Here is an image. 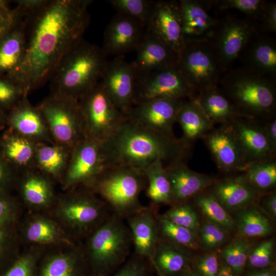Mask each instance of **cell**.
<instances>
[{"mask_svg": "<svg viewBox=\"0 0 276 276\" xmlns=\"http://www.w3.org/2000/svg\"><path fill=\"white\" fill-rule=\"evenodd\" d=\"M89 0H53L32 15L22 62L11 77L24 95L51 78L64 56L82 39Z\"/></svg>", "mask_w": 276, "mask_h": 276, "instance_id": "cell-1", "label": "cell"}, {"mask_svg": "<svg viewBox=\"0 0 276 276\" xmlns=\"http://www.w3.org/2000/svg\"><path fill=\"white\" fill-rule=\"evenodd\" d=\"M192 148L181 139L167 136L127 117L102 145L104 167L127 165L143 171L157 160L165 167L186 162Z\"/></svg>", "mask_w": 276, "mask_h": 276, "instance_id": "cell-2", "label": "cell"}, {"mask_svg": "<svg viewBox=\"0 0 276 276\" xmlns=\"http://www.w3.org/2000/svg\"><path fill=\"white\" fill-rule=\"evenodd\" d=\"M107 56L102 49L82 39L54 70L51 76L53 95L79 100L100 81L108 62Z\"/></svg>", "mask_w": 276, "mask_h": 276, "instance_id": "cell-3", "label": "cell"}, {"mask_svg": "<svg viewBox=\"0 0 276 276\" xmlns=\"http://www.w3.org/2000/svg\"><path fill=\"white\" fill-rule=\"evenodd\" d=\"M219 87L242 117L259 121L276 112V80L244 68L229 69Z\"/></svg>", "mask_w": 276, "mask_h": 276, "instance_id": "cell-4", "label": "cell"}, {"mask_svg": "<svg viewBox=\"0 0 276 276\" xmlns=\"http://www.w3.org/2000/svg\"><path fill=\"white\" fill-rule=\"evenodd\" d=\"M126 220L112 214L82 247L90 276H111L127 260L133 247Z\"/></svg>", "mask_w": 276, "mask_h": 276, "instance_id": "cell-5", "label": "cell"}, {"mask_svg": "<svg viewBox=\"0 0 276 276\" xmlns=\"http://www.w3.org/2000/svg\"><path fill=\"white\" fill-rule=\"evenodd\" d=\"M147 181L144 172L127 165L104 167L86 186L109 207L112 214L126 220L144 206L140 200Z\"/></svg>", "mask_w": 276, "mask_h": 276, "instance_id": "cell-6", "label": "cell"}, {"mask_svg": "<svg viewBox=\"0 0 276 276\" xmlns=\"http://www.w3.org/2000/svg\"><path fill=\"white\" fill-rule=\"evenodd\" d=\"M82 187L65 198L58 214L74 237L87 239L112 213L90 189Z\"/></svg>", "mask_w": 276, "mask_h": 276, "instance_id": "cell-7", "label": "cell"}, {"mask_svg": "<svg viewBox=\"0 0 276 276\" xmlns=\"http://www.w3.org/2000/svg\"><path fill=\"white\" fill-rule=\"evenodd\" d=\"M39 109L55 139L65 146L72 149L86 137L78 100L53 95L43 102Z\"/></svg>", "mask_w": 276, "mask_h": 276, "instance_id": "cell-8", "label": "cell"}, {"mask_svg": "<svg viewBox=\"0 0 276 276\" xmlns=\"http://www.w3.org/2000/svg\"><path fill=\"white\" fill-rule=\"evenodd\" d=\"M78 101L84 119L86 137L103 142L127 117L112 102L100 81Z\"/></svg>", "mask_w": 276, "mask_h": 276, "instance_id": "cell-9", "label": "cell"}, {"mask_svg": "<svg viewBox=\"0 0 276 276\" xmlns=\"http://www.w3.org/2000/svg\"><path fill=\"white\" fill-rule=\"evenodd\" d=\"M178 65L197 94L218 86L223 73L210 40L185 43Z\"/></svg>", "mask_w": 276, "mask_h": 276, "instance_id": "cell-10", "label": "cell"}, {"mask_svg": "<svg viewBox=\"0 0 276 276\" xmlns=\"http://www.w3.org/2000/svg\"><path fill=\"white\" fill-rule=\"evenodd\" d=\"M257 31L248 19L227 16L219 19L210 41L223 73L230 69Z\"/></svg>", "mask_w": 276, "mask_h": 276, "instance_id": "cell-11", "label": "cell"}, {"mask_svg": "<svg viewBox=\"0 0 276 276\" xmlns=\"http://www.w3.org/2000/svg\"><path fill=\"white\" fill-rule=\"evenodd\" d=\"M197 95L178 64L136 79L135 104L162 98H193Z\"/></svg>", "mask_w": 276, "mask_h": 276, "instance_id": "cell-12", "label": "cell"}, {"mask_svg": "<svg viewBox=\"0 0 276 276\" xmlns=\"http://www.w3.org/2000/svg\"><path fill=\"white\" fill-rule=\"evenodd\" d=\"M136 79L132 63L119 56L108 61L100 80L112 102L126 116L135 105Z\"/></svg>", "mask_w": 276, "mask_h": 276, "instance_id": "cell-13", "label": "cell"}, {"mask_svg": "<svg viewBox=\"0 0 276 276\" xmlns=\"http://www.w3.org/2000/svg\"><path fill=\"white\" fill-rule=\"evenodd\" d=\"M202 140L221 172L242 173L248 167L245 154L231 124L214 127Z\"/></svg>", "mask_w": 276, "mask_h": 276, "instance_id": "cell-14", "label": "cell"}, {"mask_svg": "<svg viewBox=\"0 0 276 276\" xmlns=\"http://www.w3.org/2000/svg\"><path fill=\"white\" fill-rule=\"evenodd\" d=\"M185 100L162 98L138 103L126 116L144 127L174 137L173 126Z\"/></svg>", "mask_w": 276, "mask_h": 276, "instance_id": "cell-15", "label": "cell"}, {"mask_svg": "<svg viewBox=\"0 0 276 276\" xmlns=\"http://www.w3.org/2000/svg\"><path fill=\"white\" fill-rule=\"evenodd\" d=\"M102 142L86 137L72 148L65 177L67 188L86 185L104 168Z\"/></svg>", "mask_w": 276, "mask_h": 276, "instance_id": "cell-16", "label": "cell"}, {"mask_svg": "<svg viewBox=\"0 0 276 276\" xmlns=\"http://www.w3.org/2000/svg\"><path fill=\"white\" fill-rule=\"evenodd\" d=\"M146 32L171 49L179 57L185 42L181 30L178 2L175 1L155 2Z\"/></svg>", "mask_w": 276, "mask_h": 276, "instance_id": "cell-17", "label": "cell"}, {"mask_svg": "<svg viewBox=\"0 0 276 276\" xmlns=\"http://www.w3.org/2000/svg\"><path fill=\"white\" fill-rule=\"evenodd\" d=\"M178 2L185 43L210 40L219 20L209 13L211 1L180 0Z\"/></svg>", "mask_w": 276, "mask_h": 276, "instance_id": "cell-18", "label": "cell"}, {"mask_svg": "<svg viewBox=\"0 0 276 276\" xmlns=\"http://www.w3.org/2000/svg\"><path fill=\"white\" fill-rule=\"evenodd\" d=\"M158 207L150 203L126 220L132 236L133 254L146 259L152 265L159 240Z\"/></svg>", "mask_w": 276, "mask_h": 276, "instance_id": "cell-19", "label": "cell"}, {"mask_svg": "<svg viewBox=\"0 0 276 276\" xmlns=\"http://www.w3.org/2000/svg\"><path fill=\"white\" fill-rule=\"evenodd\" d=\"M231 125L248 165L255 162L275 158L276 151L269 143L260 121L240 116Z\"/></svg>", "mask_w": 276, "mask_h": 276, "instance_id": "cell-20", "label": "cell"}, {"mask_svg": "<svg viewBox=\"0 0 276 276\" xmlns=\"http://www.w3.org/2000/svg\"><path fill=\"white\" fill-rule=\"evenodd\" d=\"M144 28L135 19L118 13L105 30L103 50L107 55L135 51L146 33Z\"/></svg>", "mask_w": 276, "mask_h": 276, "instance_id": "cell-21", "label": "cell"}, {"mask_svg": "<svg viewBox=\"0 0 276 276\" xmlns=\"http://www.w3.org/2000/svg\"><path fill=\"white\" fill-rule=\"evenodd\" d=\"M165 168L171 187V206L188 202L196 195L210 188L216 179L192 171L184 161L174 162Z\"/></svg>", "mask_w": 276, "mask_h": 276, "instance_id": "cell-22", "label": "cell"}, {"mask_svg": "<svg viewBox=\"0 0 276 276\" xmlns=\"http://www.w3.org/2000/svg\"><path fill=\"white\" fill-rule=\"evenodd\" d=\"M238 58L243 68L276 80V41L274 38L258 31Z\"/></svg>", "mask_w": 276, "mask_h": 276, "instance_id": "cell-23", "label": "cell"}, {"mask_svg": "<svg viewBox=\"0 0 276 276\" xmlns=\"http://www.w3.org/2000/svg\"><path fill=\"white\" fill-rule=\"evenodd\" d=\"M132 62L137 79L178 64V56L161 40L146 32Z\"/></svg>", "mask_w": 276, "mask_h": 276, "instance_id": "cell-24", "label": "cell"}, {"mask_svg": "<svg viewBox=\"0 0 276 276\" xmlns=\"http://www.w3.org/2000/svg\"><path fill=\"white\" fill-rule=\"evenodd\" d=\"M210 188L211 193L228 212L255 203L260 195L246 181L242 173L215 179Z\"/></svg>", "mask_w": 276, "mask_h": 276, "instance_id": "cell-25", "label": "cell"}, {"mask_svg": "<svg viewBox=\"0 0 276 276\" xmlns=\"http://www.w3.org/2000/svg\"><path fill=\"white\" fill-rule=\"evenodd\" d=\"M182 131L181 139L192 147L215 127L195 98L184 100L178 112L177 121Z\"/></svg>", "mask_w": 276, "mask_h": 276, "instance_id": "cell-26", "label": "cell"}, {"mask_svg": "<svg viewBox=\"0 0 276 276\" xmlns=\"http://www.w3.org/2000/svg\"><path fill=\"white\" fill-rule=\"evenodd\" d=\"M195 99L214 125L231 124L241 116L218 85L199 93Z\"/></svg>", "mask_w": 276, "mask_h": 276, "instance_id": "cell-27", "label": "cell"}, {"mask_svg": "<svg viewBox=\"0 0 276 276\" xmlns=\"http://www.w3.org/2000/svg\"><path fill=\"white\" fill-rule=\"evenodd\" d=\"M38 276H90L82 247L75 246L49 257L42 264Z\"/></svg>", "mask_w": 276, "mask_h": 276, "instance_id": "cell-28", "label": "cell"}, {"mask_svg": "<svg viewBox=\"0 0 276 276\" xmlns=\"http://www.w3.org/2000/svg\"><path fill=\"white\" fill-rule=\"evenodd\" d=\"M189 251L160 239L152 266L158 276H180L190 267Z\"/></svg>", "mask_w": 276, "mask_h": 276, "instance_id": "cell-29", "label": "cell"}, {"mask_svg": "<svg viewBox=\"0 0 276 276\" xmlns=\"http://www.w3.org/2000/svg\"><path fill=\"white\" fill-rule=\"evenodd\" d=\"M25 47L26 23L22 21L0 41V73L12 76L22 62Z\"/></svg>", "mask_w": 276, "mask_h": 276, "instance_id": "cell-30", "label": "cell"}, {"mask_svg": "<svg viewBox=\"0 0 276 276\" xmlns=\"http://www.w3.org/2000/svg\"><path fill=\"white\" fill-rule=\"evenodd\" d=\"M147 181L146 195L152 204L171 205L172 190L163 163L157 160L143 171Z\"/></svg>", "mask_w": 276, "mask_h": 276, "instance_id": "cell-31", "label": "cell"}, {"mask_svg": "<svg viewBox=\"0 0 276 276\" xmlns=\"http://www.w3.org/2000/svg\"><path fill=\"white\" fill-rule=\"evenodd\" d=\"M255 203L240 210L235 221L239 236L246 238H259L269 235L272 227L269 220L264 216Z\"/></svg>", "mask_w": 276, "mask_h": 276, "instance_id": "cell-32", "label": "cell"}, {"mask_svg": "<svg viewBox=\"0 0 276 276\" xmlns=\"http://www.w3.org/2000/svg\"><path fill=\"white\" fill-rule=\"evenodd\" d=\"M157 226L159 239L187 250L199 245L197 233L178 225L158 214Z\"/></svg>", "mask_w": 276, "mask_h": 276, "instance_id": "cell-33", "label": "cell"}, {"mask_svg": "<svg viewBox=\"0 0 276 276\" xmlns=\"http://www.w3.org/2000/svg\"><path fill=\"white\" fill-rule=\"evenodd\" d=\"M42 117L39 108L36 109L27 102H22L11 114L10 122L23 135L40 137L43 136L45 131Z\"/></svg>", "mask_w": 276, "mask_h": 276, "instance_id": "cell-34", "label": "cell"}, {"mask_svg": "<svg viewBox=\"0 0 276 276\" xmlns=\"http://www.w3.org/2000/svg\"><path fill=\"white\" fill-rule=\"evenodd\" d=\"M242 174L259 194L271 192L276 185L275 158L251 163Z\"/></svg>", "mask_w": 276, "mask_h": 276, "instance_id": "cell-35", "label": "cell"}, {"mask_svg": "<svg viewBox=\"0 0 276 276\" xmlns=\"http://www.w3.org/2000/svg\"><path fill=\"white\" fill-rule=\"evenodd\" d=\"M206 190L207 189L198 194L193 198L195 203L206 220L219 225L229 232L235 230L234 219L210 190Z\"/></svg>", "mask_w": 276, "mask_h": 276, "instance_id": "cell-36", "label": "cell"}, {"mask_svg": "<svg viewBox=\"0 0 276 276\" xmlns=\"http://www.w3.org/2000/svg\"><path fill=\"white\" fill-rule=\"evenodd\" d=\"M252 245L248 238L238 236L220 251L221 260L233 270L235 275H239L243 271Z\"/></svg>", "mask_w": 276, "mask_h": 276, "instance_id": "cell-37", "label": "cell"}, {"mask_svg": "<svg viewBox=\"0 0 276 276\" xmlns=\"http://www.w3.org/2000/svg\"><path fill=\"white\" fill-rule=\"evenodd\" d=\"M26 237L30 242L48 244L56 243L62 239L61 232L52 221L43 217L32 220L26 228Z\"/></svg>", "mask_w": 276, "mask_h": 276, "instance_id": "cell-38", "label": "cell"}, {"mask_svg": "<svg viewBox=\"0 0 276 276\" xmlns=\"http://www.w3.org/2000/svg\"><path fill=\"white\" fill-rule=\"evenodd\" d=\"M108 2L117 10L118 13L135 19L146 28L155 3L148 0H110Z\"/></svg>", "mask_w": 276, "mask_h": 276, "instance_id": "cell-39", "label": "cell"}, {"mask_svg": "<svg viewBox=\"0 0 276 276\" xmlns=\"http://www.w3.org/2000/svg\"><path fill=\"white\" fill-rule=\"evenodd\" d=\"M22 194L28 203L36 206L48 205L52 198L49 183L36 176H30L25 180L22 186Z\"/></svg>", "mask_w": 276, "mask_h": 276, "instance_id": "cell-40", "label": "cell"}, {"mask_svg": "<svg viewBox=\"0 0 276 276\" xmlns=\"http://www.w3.org/2000/svg\"><path fill=\"white\" fill-rule=\"evenodd\" d=\"M36 158L39 165L46 172L58 174L65 167L67 154L59 147L42 146L37 151Z\"/></svg>", "mask_w": 276, "mask_h": 276, "instance_id": "cell-41", "label": "cell"}, {"mask_svg": "<svg viewBox=\"0 0 276 276\" xmlns=\"http://www.w3.org/2000/svg\"><path fill=\"white\" fill-rule=\"evenodd\" d=\"M229 233L222 226L206 220L200 224L197 232L199 245L212 251L229 240Z\"/></svg>", "mask_w": 276, "mask_h": 276, "instance_id": "cell-42", "label": "cell"}, {"mask_svg": "<svg viewBox=\"0 0 276 276\" xmlns=\"http://www.w3.org/2000/svg\"><path fill=\"white\" fill-rule=\"evenodd\" d=\"M3 148L6 157L19 165L27 164L34 154L33 145L22 136L14 135L9 137L5 141Z\"/></svg>", "mask_w": 276, "mask_h": 276, "instance_id": "cell-43", "label": "cell"}, {"mask_svg": "<svg viewBox=\"0 0 276 276\" xmlns=\"http://www.w3.org/2000/svg\"><path fill=\"white\" fill-rule=\"evenodd\" d=\"M267 1L263 0H218L212 3L220 10L235 9L249 20L261 19Z\"/></svg>", "mask_w": 276, "mask_h": 276, "instance_id": "cell-44", "label": "cell"}, {"mask_svg": "<svg viewBox=\"0 0 276 276\" xmlns=\"http://www.w3.org/2000/svg\"><path fill=\"white\" fill-rule=\"evenodd\" d=\"M172 222L197 233L200 223L197 216L188 202L171 206L162 215Z\"/></svg>", "mask_w": 276, "mask_h": 276, "instance_id": "cell-45", "label": "cell"}, {"mask_svg": "<svg viewBox=\"0 0 276 276\" xmlns=\"http://www.w3.org/2000/svg\"><path fill=\"white\" fill-rule=\"evenodd\" d=\"M274 254V240H266L251 248L246 263L253 268H264L271 264Z\"/></svg>", "mask_w": 276, "mask_h": 276, "instance_id": "cell-46", "label": "cell"}, {"mask_svg": "<svg viewBox=\"0 0 276 276\" xmlns=\"http://www.w3.org/2000/svg\"><path fill=\"white\" fill-rule=\"evenodd\" d=\"M154 269L146 259L133 254L111 276H152Z\"/></svg>", "mask_w": 276, "mask_h": 276, "instance_id": "cell-47", "label": "cell"}, {"mask_svg": "<svg viewBox=\"0 0 276 276\" xmlns=\"http://www.w3.org/2000/svg\"><path fill=\"white\" fill-rule=\"evenodd\" d=\"M193 262L199 276H217L219 259L216 251L198 256Z\"/></svg>", "mask_w": 276, "mask_h": 276, "instance_id": "cell-48", "label": "cell"}, {"mask_svg": "<svg viewBox=\"0 0 276 276\" xmlns=\"http://www.w3.org/2000/svg\"><path fill=\"white\" fill-rule=\"evenodd\" d=\"M36 258L27 254L19 258L3 276H35Z\"/></svg>", "mask_w": 276, "mask_h": 276, "instance_id": "cell-49", "label": "cell"}, {"mask_svg": "<svg viewBox=\"0 0 276 276\" xmlns=\"http://www.w3.org/2000/svg\"><path fill=\"white\" fill-rule=\"evenodd\" d=\"M24 13L17 7L14 10L0 11V41L18 24Z\"/></svg>", "mask_w": 276, "mask_h": 276, "instance_id": "cell-50", "label": "cell"}, {"mask_svg": "<svg viewBox=\"0 0 276 276\" xmlns=\"http://www.w3.org/2000/svg\"><path fill=\"white\" fill-rule=\"evenodd\" d=\"M261 25L258 31L263 33L276 32V4L266 2L264 12L260 19Z\"/></svg>", "mask_w": 276, "mask_h": 276, "instance_id": "cell-51", "label": "cell"}, {"mask_svg": "<svg viewBox=\"0 0 276 276\" xmlns=\"http://www.w3.org/2000/svg\"><path fill=\"white\" fill-rule=\"evenodd\" d=\"M24 96L22 90L14 83L0 80V102L9 104L20 95Z\"/></svg>", "mask_w": 276, "mask_h": 276, "instance_id": "cell-52", "label": "cell"}, {"mask_svg": "<svg viewBox=\"0 0 276 276\" xmlns=\"http://www.w3.org/2000/svg\"><path fill=\"white\" fill-rule=\"evenodd\" d=\"M260 203L259 207L273 219L276 217V193L271 191L260 194L256 202Z\"/></svg>", "mask_w": 276, "mask_h": 276, "instance_id": "cell-53", "label": "cell"}, {"mask_svg": "<svg viewBox=\"0 0 276 276\" xmlns=\"http://www.w3.org/2000/svg\"><path fill=\"white\" fill-rule=\"evenodd\" d=\"M260 122L269 143L276 151V115Z\"/></svg>", "mask_w": 276, "mask_h": 276, "instance_id": "cell-54", "label": "cell"}, {"mask_svg": "<svg viewBox=\"0 0 276 276\" xmlns=\"http://www.w3.org/2000/svg\"><path fill=\"white\" fill-rule=\"evenodd\" d=\"M48 1L21 0L18 1V7L26 14L32 13L42 7Z\"/></svg>", "mask_w": 276, "mask_h": 276, "instance_id": "cell-55", "label": "cell"}, {"mask_svg": "<svg viewBox=\"0 0 276 276\" xmlns=\"http://www.w3.org/2000/svg\"><path fill=\"white\" fill-rule=\"evenodd\" d=\"M11 214L12 209L10 204L5 199L0 197V224L7 221Z\"/></svg>", "mask_w": 276, "mask_h": 276, "instance_id": "cell-56", "label": "cell"}, {"mask_svg": "<svg viewBox=\"0 0 276 276\" xmlns=\"http://www.w3.org/2000/svg\"><path fill=\"white\" fill-rule=\"evenodd\" d=\"M233 270L222 260H219V266L217 276H235Z\"/></svg>", "mask_w": 276, "mask_h": 276, "instance_id": "cell-57", "label": "cell"}, {"mask_svg": "<svg viewBox=\"0 0 276 276\" xmlns=\"http://www.w3.org/2000/svg\"><path fill=\"white\" fill-rule=\"evenodd\" d=\"M247 276H275V275L273 271L266 269L251 272Z\"/></svg>", "mask_w": 276, "mask_h": 276, "instance_id": "cell-58", "label": "cell"}, {"mask_svg": "<svg viewBox=\"0 0 276 276\" xmlns=\"http://www.w3.org/2000/svg\"><path fill=\"white\" fill-rule=\"evenodd\" d=\"M7 176L6 170L0 160V187L2 186L6 180Z\"/></svg>", "mask_w": 276, "mask_h": 276, "instance_id": "cell-59", "label": "cell"}, {"mask_svg": "<svg viewBox=\"0 0 276 276\" xmlns=\"http://www.w3.org/2000/svg\"><path fill=\"white\" fill-rule=\"evenodd\" d=\"M180 276H199L196 272L190 267Z\"/></svg>", "mask_w": 276, "mask_h": 276, "instance_id": "cell-60", "label": "cell"}, {"mask_svg": "<svg viewBox=\"0 0 276 276\" xmlns=\"http://www.w3.org/2000/svg\"><path fill=\"white\" fill-rule=\"evenodd\" d=\"M9 9L6 5V2L0 0V11Z\"/></svg>", "mask_w": 276, "mask_h": 276, "instance_id": "cell-61", "label": "cell"}, {"mask_svg": "<svg viewBox=\"0 0 276 276\" xmlns=\"http://www.w3.org/2000/svg\"><path fill=\"white\" fill-rule=\"evenodd\" d=\"M3 239H4L3 234L1 232H0V247L1 245L2 244V243L3 242Z\"/></svg>", "mask_w": 276, "mask_h": 276, "instance_id": "cell-62", "label": "cell"}]
</instances>
